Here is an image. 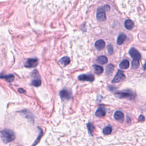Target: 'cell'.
I'll return each mask as SVG.
<instances>
[{"instance_id": "obj_11", "label": "cell", "mask_w": 146, "mask_h": 146, "mask_svg": "<svg viewBox=\"0 0 146 146\" xmlns=\"http://www.w3.org/2000/svg\"><path fill=\"white\" fill-rule=\"evenodd\" d=\"M106 115V110L104 107H100L95 112V115L98 117H103Z\"/></svg>"}, {"instance_id": "obj_4", "label": "cell", "mask_w": 146, "mask_h": 146, "mask_svg": "<svg viewBox=\"0 0 146 146\" xmlns=\"http://www.w3.org/2000/svg\"><path fill=\"white\" fill-rule=\"evenodd\" d=\"M96 18L99 21H105L106 20L105 10L102 7L98 8V10H97Z\"/></svg>"}, {"instance_id": "obj_5", "label": "cell", "mask_w": 146, "mask_h": 146, "mask_svg": "<svg viewBox=\"0 0 146 146\" xmlns=\"http://www.w3.org/2000/svg\"><path fill=\"white\" fill-rule=\"evenodd\" d=\"M38 64V62L37 58H30L24 63V66L27 68H32L37 66Z\"/></svg>"}, {"instance_id": "obj_23", "label": "cell", "mask_w": 146, "mask_h": 146, "mask_svg": "<svg viewBox=\"0 0 146 146\" xmlns=\"http://www.w3.org/2000/svg\"><path fill=\"white\" fill-rule=\"evenodd\" d=\"M38 128H39V130H40V134H39V135H38V138H37V139L35 141V142H34V144H33V146L34 145H36V144H37V143H38V142H40V139H41V137L42 136V134H43V132H42V130L40 128L38 127Z\"/></svg>"}, {"instance_id": "obj_29", "label": "cell", "mask_w": 146, "mask_h": 146, "mask_svg": "<svg viewBox=\"0 0 146 146\" xmlns=\"http://www.w3.org/2000/svg\"><path fill=\"white\" fill-rule=\"evenodd\" d=\"M18 91H19L20 93H25V90H23V89H18Z\"/></svg>"}, {"instance_id": "obj_18", "label": "cell", "mask_w": 146, "mask_h": 146, "mask_svg": "<svg viewBox=\"0 0 146 146\" xmlns=\"http://www.w3.org/2000/svg\"><path fill=\"white\" fill-rule=\"evenodd\" d=\"M130 66V62L127 60H124L120 62L119 64V67L121 69H127Z\"/></svg>"}, {"instance_id": "obj_6", "label": "cell", "mask_w": 146, "mask_h": 146, "mask_svg": "<svg viewBox=\"0 0 146 146\" xmlns=\"http://www.w3.org/2000/svg\"><path fill=\"white\" fill-rule=\"evenodd\" d=\"M60 96L62 99L69 100L71 97V93L70 90L65 89L60 92Z\"/></svg>"}, {"instance_id": "obj_19", "label": "cell", "mask_w": 146, "mask_h": 146, "mask_svg": "<svg viewBox=\"0 0 146 146\" xmlns=\"http://www.w3.org/2000/svg\"><path fill=\"white\" fill-rule=\"evenodd\" d=\"M60 62L62 65L65 66H67L70 63V59L68 57H64L61 59Z\"/></svg>"}, {"instance_id": "obj_27", "label": "cell", "mask_w": 146, "mask_h": 146, "mask_svg": "<svg viewBox=\"0 0 146 146\" xmlns=\"http://www.w3.org/2000/svg\"><path fill=\"white\" fill-rule=\"evenodd\" d=\"M104 9H105V10H106V11H107V10H108V11H109V10H110V7L109 5H105V6H104Z\"/></svg>"}, {"instance_id": "obj_21", "label": "cell", "mask_w": 146, "mask_h": 146, "mask_svg": "<svg viewBox=\"0 0 146 146\" xmlns=\"http://www.w3.org/2000/svg\"><path fill=\"white\" fill-rule=\"evenodd\" d=\"M139 65H140V64H139V60H134L132 62V64H131L132 67H131L133 69H137L139 67Z\"/></svg>"}, {"instance_id": "obj_16", "label": "cell", "mask_w": 146, "mask_h": 146, "mask_svg": "<svg viewBox=\"0 0 146 146\" xmlns=\"http://www.w3.org/2000/svg\"><path fill=\"white\" fill-rule=\"evenodd\" d=\"M96 62L98 64H100L101 65H105L108 62V59L106 56H103V55H101L99 56L98 58L96 59Z\"/></svg>"}, {"instance_id": "obj_26", "label": "cell", "mask_w": 146, "mask_h": 146, "mask_svg": "<svg viewBox=\"0 0 146 146\" xmlns=\"http://www.w3.org/2000/svg\"><path fill=\"white\" fill-rule=\"evenodd\" d=\"M107 50H108V53L110 55L112 54L113 53V47L111 44L107 46Z\"/></svg>"}, {"instance_id": "obj_30", "label": "cell", "mask_w": 146, "mask_h": 146, "mask_svg": "<svg viewBox=\"0 0 146 146\" xmlns=\"http://www.w3.org/2000/svg\"><path fill=\"white\" fill-rule=\"evenodd\" d=\"M144 69H145V70H146V64L144 66Z\"/></svg>"}, {"instance_id": "obj_25", "label": "cell", "mask_w": 146, "mask_h": 146, "mask_svg": "<svg viewBox=\"0 0 146 146\" xmlns=\"http://www.w3.org/2000/svg\"><path fill=\"white\" fill-rule=\"evenodd\" d=\"M87 128L89 130V133L91 135H92L93 131L94 130V129H95L94 126V125L92 123H89L87 124Z\"/></svg>"}, {"instance_id": "obj_3", "label": "cell", "mask_w": 146, "mask_h": 146, "mask_svg": "<svg viewBox=\"0 0 146 146\" xmlns=\"http://www.w3.org/2000/svg\"><path fill=\"white\" fill-rule=\"evenodd\" d=\"M126 75H125V74L122 71L120 70H118L115 76H114V78L112 81V83H116L122 82L125 79H126Z\"/></svg>"}, {"instance_id": "obj_1", "label": "cell", "mask_w": 146, "mask_h": 146, "mask_svg": "<svg viewBox=\"0 0 146 146\" xmlns=\"http://www.w3.org/2000/svg\"><path fill=\"white\" fill-rule=\"evenodd\" d=\"M0 137L3 143H8L15 139L16 135L12 130L4 129L0 131Z\"/></svg>"}, {"instance_id": "obj_12", "label": "cell", "mask_w": 146, "mask_h": 146, "mask_svg": "<svg viewBox=\"0 0 146 146\" xmlns=\"http://www.w3.org/2000/svg\"><path fill=\"white\" fill-rule=\"evenodd\" d=\"M0 78L4 79L6 81L8 82H12L14 79V76L13 74H9V75H0Z\"/></svg>"}, {"instance_id": "obj_14", "label": "cell", "mask_w": 146, "mask_h": 146, "mask_svg": "<svg viewBox=\"0 0 146 146\" xmlns=\"http://www.w3.org/2000/svg\"><path fill=\"white\" fill-rule=\"evenodd\" d=\"M94 70V72L97 75H100L102 74L103 71V69L100 66L97 65H94L93 66Z\"/></svg>"}, {"instance_id": "obj_15", "label": "cell", "mask_w": 146, "mask_h": 146, "mask_svg": "<svg viewBox=\"0 0 146 146\" xmlns=\"http://www.w3.org/2000/svg\"><path fill=\"white\" fill-rule=\"evenodd\" d=\"M23 113L25 114V117L27 118L29 121H30L32 123H34V118L32 114L30 113L28 111H23Z\"/></svg>"}, {"instance_id": "obj_24", "label": "cell", "mask_w": 146, "mask_h": 146, "mask_svg": "<svg viewBox=\"0 0 146 146\" xmlns=\"http://www.w3.org/2000/svg\"><path fill=\"white\" fill-rule=\"evenodd\" d=\"M112 132V128L110 127H106L103 129V133L105 135H109Z\"/></svg>"}, {"instance_id": "obj_2", "label": "cell", "mask_w": 146, "mask_h": 146, "mask_svg": "<svg viewBox=\"0 0 146 146\" xmlns=\"http://www.w3.org/2000/svg\"><path fill=\"white\" fill-rule=\"evenodd\" d=\"M117 98L120 99L126 98L130 100L134 99L135 98V94L130 90H126V91H118L115 94Z\"/></svg>"}, {"instance_id": "obj_17", "label": "cell", "mask_w": 146, "mask_h": 146, "mask_svg": "<svg viewBox=\"0 0 146 146\" xmlns=\"http://www.w3.org/2000/svg\"><path fill=\"white\" fill-rule=\"evenodd\" d=\"M126 36L123 33L120 34V35L118 36V37L117 44L118 45H122L124 43V42L125 41V40H126Z\"/></svg>"}, {"instance_id": "obj_20", "label": "cell", "mask_w": 146, "mask_h": 146, "mask_svg": "<svg viewBox=\"0 0 146 146\" xmlns=\"http://www.w3.org/2000/svg\"><path fill=\"white\" fill-rule=\"evenodd\" d=\"M114 70V66L112 64L109 65L106 67V74L107 75H109L113 73V71Z\"/></svg>"}, {"instance_id": "obj_13", "label": "cell", "mask_w": 146, "mask_h": 146, "mask_svg": "<svg viewBox=\"0 0 146 146\" xmlns=\"http://www.w3.org/2000/svg\"><path fill=\"white\" fill-rule=\"evenodd\" d=\"M124 26L127 30H131L134 28V23L131 20H127L124 22Z\"/></svg>"}, {"instance_id": "obj_8", "label": "cell", "mask_w": 146, "mask_h": 146, "mask_svg": "<svg viewBox=\"0 0 146 146\" xmlns=\"http://www.w3.org/2000/svg\"><path fill=\"white\" fill-rule=\"evenodd\" d=\"M129 54L131 57L134 60H139L141 58V54L137 49L135 48H131L129 51Z\"/></svg>"}, {"instance_id": "obj_22", "label": "cell", "mask_w": 146, "mask_h": 146, "mask_svg": "<svg viewBox=\"0 0 146 146\" xmlns=\"http://www.w3.org/2000/svg\"><path fill=\"white\" fill-rule=\"evenodd\" d=\"M31 83H32V85L34 86L38 87V86H41V81L40 78L36 79L33 80V81H32V82Z\"/></svg>"}, {"instance_id": "obj_9", "label": "cell", "mask_w": 146, "mask_h": 146, "mask_svg": "<svg viewBox=\"0 0 146 146\" xmlns=\"http://www.w3.org/2000/svg\"><path fill=\"white\" fill-rule=\"evenodd\" d=\"M114 118L117 120H119L120 121H122L124 120V114L121 112L120 111H117L115 113L114 115Z\"/></svg>"}, {"instance_id": "obj_10", "label": "cell", "mask_w": 146, "mask_h": 146, "mask_svg": "<svg viewBox=\"0 0 146 146\" xmlns=\"http://www.w3.org/2000/svg\"><path fill=\"white\" fill-rule=\"evenodd\" d=\"M95 46L97 50H101L105 46V42L102 40L97 41L95 43Z\"/></svg>"}, {"instance_id": "obj_7", "label": "cell", "mask_w": 146, "mask_h": 146, "mask_svg": "<svg viewBox=\"0 0 146 146\" xmlns=\"http://www.w3.org/2000/svg\"><path fill=\"white\" fill-rule=\"evenodd\" d=\"M78 79L81 81L93 82L94 81V76L92 74H82L78 76Z\"/></svg>"}, {"instance_id": "obj_28", "label": "cell", "mask_w": 146, "mask_h": 146, "mask_svg": "<svg viewBox=\"0 0 146 146\" xmlns=\"http://www.w3.org/2000/svg\"><path fill=\"white\" fill-rule=\"evenodd\" d=\"M144 120V117L142 115H140L139 118V121H143Z\"/></svg>"}]
</instances>
